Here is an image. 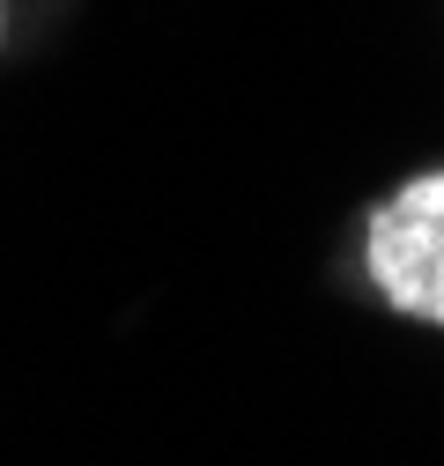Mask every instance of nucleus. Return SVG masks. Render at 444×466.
<instances>
[{
    "instance_id": "obj_1",
    "label": "nucleus",
    "mask_w": 444,
    "mask_h": 466,
    "mask_svg": "<svg viewBox=\"0 0 444 466\" xmlns=\"http://www.w3.org/2000/svg\"><path fill=\"white\" fill-rule=\"evenodd\" d=\"M363 267L400 319H422L444 333V170H422L370 208Z\"/></svg>"
},
{
    "instance_id": "obj_2",
    "label": "nucleus",
    "mask_w": 444,
    "mask_h": 466,
    "mask_svg": "<svg viewBox=\"0 0 444 466\" xmlns=\"http://www.w3.org/2000/svg\"><path fill=\"white\" fill-rule=\"evenodd\" d=\"M0 30H8V8H0Z\"/></svg>"
}]
</instances>
